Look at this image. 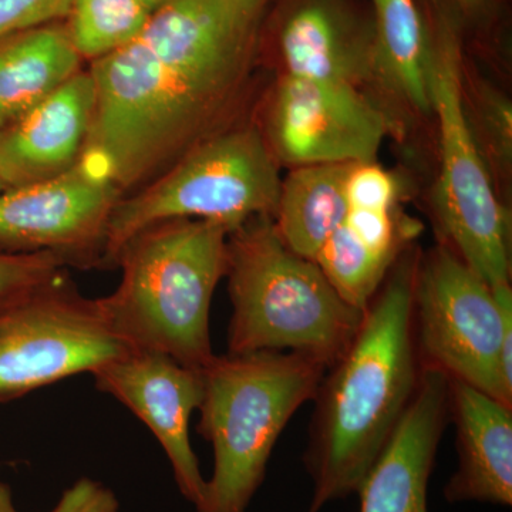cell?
<instances>
[{
    "label": "cell",
    "instance_id": "cell-26",
    "mask_svg": "<svg viewBox=\"0 0 512 512\" xmlns=\"http://www.w3.org/2000/svg\"><path fill=\"white\" fill-rule=\"evenodd\" d=\"M116 494L100 481L82 477L67 488L50 512H119ZM0 512H19L12 490L0 480Z\"/></svg>",
    "mask_w": 512,
    "mask_h": 512
},
{
    "label": "cell",
    "instance_id": "cell-19",
    "mask_svg": "<svg viewBox=\"0 0 512 512\" xmlns=\"http://www.w3.org/2000/svg\"><path fill=\"white\" fill-rule=\"evenodd\" d=\"M352 164L296 167L282 181L274 222L292 252L315 261L349 212L346 180Z\"/></svg>",
    "mask_w": 512,
    "mask_h": 512
},
{
    "label": "cell",
    "instance_id": "cell-2",
    "mask_svg": "<svg viewBox=\"0 0 512 512\" xmlns=\"http://www.w3.org/2000/svg\"><path fill=\"white\" fill-rule=\"evenodd\" d=\"M229 229L214 221L158 222L117 256L121 281L100 299L111 328L130 350L163 353L191 369L214 357L210 312L227 272Z\"/></svg>",
    "mask_w": 512,
    "mask_h": 512
},
{
    "label": "cell",
    "instance_id": "cell-8",
    "mask_svg": "<svg viewBox=\"0 0 512 512\" xmlns=\"http://www.w3.org/2000/svg\"><path fill=\"white\" fill-rule=\"evenodd\" d=\"M421 366L512 407V289L490 288L447 245L420 256L413 291Z\"/></svg>",
    "mask_w": 512,
    "mask_h": 512
},
{
    "label": "cell",
    "instance_id": "cell-18",
    "mask_svg": "<svg viewBox=\"0 0 512 512\" xmlns=\"http://www.w3.org/2000/svg\"><path fill=\"white\" fill-rule=\"evenodd\" d=\"M66 20L0 39V128L25 116L83 72Z\"/></svg>",
    "mask_w": 512,
    "mask_h": 512
},
{
    "label": "cell",
    "instance_id": "cell-30",
    "mask_svg": "<svg viewBox=\"0 0 512 512\" xmlns=\"http://www.w3.org/2000/svg\"><path fill=\"white\" fill-rule=\"evenodd\" d=\"M6 190L5 184L2 183V180H0V192H3Z\"/></svg>",
    "mask_w": 512,
    "mask_h": 512
},
{
    "label": "cell",
    "instance_id": "cell-4",
    "mask_svg": "<svg viewBox=\"0 0 512 512\" xmlns=\"http://www.w3.org/2000/svg\"><path fill=\"white\" fill-rule=\"evenodd\" d=\"M328 367L302 353L215 356L202 369L198 431L214 448V474L197 512H247L276 441L315 399Z\"/></svg>",
    "mask_w": 512,
    "mask_h": 512
},
{
    "label": "cell",
    "instance_id": "cell-7",
    "mask_svg": "<svg viewBox=\"0 0 512 512\" xmlns=\"http://www.w3.org/2000/svg\"><path fill=\"white\" fill-rule=\"evenodd\" d=\"M94 107L80 163L121 197L165 173L205 134L141 40L89 63Z\"/></svg>",
    "mask_w": 512,
    "mask_h": 512
},
{
    "label": "cell",
    "instance_id": "cell-15",
    "mask_svg": "<svg viewBox=\"0 0 512 512\" xmlns=\"http://www.w3.org/2000/svg\"><path fill=\"white\" fill-rule=\"evenodd\" d=\"M93 107L92 74L84 69L35 109L0 128V180L6 190L53 180L77 167Z\"/></svg>",
    "mask_w": 512,
    "mask_h": 512
},
{
    "label": "cell",
    "instance_id": "cell-5",
    "mask_svg": "<svg viewBox=\"0 0 512 512\" xmlns=\"http://www.w3.org/2000/svg\"><path fill=\"white\" fill-rule=\"evenodd\" d=\"M429 25L431 114L440 133V175L434 210L441 234L484 282L511 284L510 218L498 201L464 99V64L456 12L436 6Z\"/></svg>",
    "mask_w": 512,
    "mask_h": 512
},
{
    "label": "cell",
    "instance_id": "cell-31",
    "mask_svg": "<svg viewBox=\"0 0 512 512\" xmlns=\"http://www.w3.org/2000/svg\"><path fill=\"white\" fill-rule=\"evenodd\" d=\"M266 2H268V0H266Z\"/></svg>",
    "mask_w": 512,
    "mask_h": 512
},
{
    "label": "cell",
    "instance_id": "cell-9",
    "mask_svg": "<svg viewBox=\"0 0 512 512\" xmlns=\"http://www.w3.org/2000/svg\"><path fill=\"white\" fill-rule=\"evenodd\" d=\"M266 0H168L140 39L207 137L232 126L254 67Z\"/></svg>",
    "mask_w": 512,
    "mask_h": 512
},
{
    "label": "cell",
    "instance_id": "cell-21",
    "mask_svg": "<svg viewBox=\"0 0 512 512\" xmlns=\"http://www.w3.org/2000/svg\"><path fill=\"white\" fill-rule=\"evenodd\" d=\"M151 15L141 0H74L66 26L83 62L92 63L140 39Z\"/></svg>",
    "mask_w": 512,
    "mask_h": 512
},
{
    "label": "cell",
    "instance_id": "cell-20",
    "mask_svg": "<svg viewBox=\"0 0 512 512\" xmlns=\"http://www.w3.org/2000/svg\"><path fill=\"white\" fill-rule=\"evenodd\" d=\"M377 82L421 114H431L429 25L414 0H372Z\"/></svg>",
    "mask_w": 512,
    "mask_h": 512
},
{
    "label": "cell",
    "instance_id": "cell-24",
    "mask_svg": "<svg viewBox=\"0 0 512 512\" xmlns=\"http://www.w3.org/2000/svg\"><path fill=\"white\" fill-rule=\"evenodd\" d=\"M66 262L52 252L8 254L0 252V303L67 271Z\"/></svg>",
    "mask_w": 512,
    "mask_h": 512
},
{
    "label": "cell",
    "instance_id": "cell-10",
    "mask_svg": "<svg viewBox=\"0 0 512 512\" xmlns=\"http://www.w3.org/2000/svg\"><path fill=\"white\" fill-rule=\"evenodd\" d=\"M99 298L67 271L0 303V403L80 375L126 353Z\"/></svg>",
    "mask_w": 512,
    "mask_h": 512
},
{
    "label": "cell",
    "instance_id": "cell-23",
    "mask_svg": "<svg viewBox=\"0 0 512 512\" xmlns=\"http://www.w3.org/2000/svg\"><path fill=\"white\" fill-rule=\"evenodd\" d=\"M464 99L485 163L507 177L512 163L511 101L490 84L477 82L468 87L464 74Z\"/></svg>",
    "mask_w": 512,
    "mask_h": 512
},
{
    "label": "cell",
    "instance_id": "cell-16",
    "mask_svg": "<svg viewBox=\"0 0 512 512\" xmlns=\"http://www.w3.org/2000/svg\"><path fill=\"white\" fill-rule=\"evenodd\" d=\"M285 74L362 89L377 82L375 30L348 0H296L279 29Z\"/></svg>",
    "mask_w": 512,
    "mask_h": 512
},
{
    "label": "cell",
    "instance_id": "cell-12",
    "mask_svg": "<svg viewBox=\"0 0 512 512\" xmlns=\"http://www.w3.org/2000/svg\"><path fill=\"white\" fill-rule=\"evenodd\" d=\"M120 192L80 163L69 173L0 192V252H52L67 266L103 269Z\"/></svg>",
    "mask_w": 512,
    "mask_h": 512
},
{
    "label": "cell",
    "instance_id": "cell-17",
    "mask_svg": "<svg viewBox=\"0 0 512 512\" xmlns=\"http://www.w3.org/2000/svg\"><path fill=\"white\" fill-rule=\"evenodd\" d=\"M448 413L458 466L444 487L447 503L512 504V407L470 384L448 379Z\"/></svg>",
    "mask_w": 512,
    "mask_h": 512
},
{
    "label": "cell",
    "instance_id": "cell-11",
    "mask_svg": "<svg viewBox=\"0 0 512 512\" xmlns=\"http://www.w3.org/2000/svg\"><path fill=\"white\" fill-rule=\"evenodd\" d=\"M392 120L362 89L284 74L268 116L266 143L292 167L376 161Z\"/></svg>",
    "mask_w": 512,
    "mask_h": 512
},
{
    "label": "cell",
    "instance_id": "cell-1",
    "mask_svg": "<svg viewBox=\"0 0 512 512\" xmlns=\"http://www.w3.org/2000/svg\"><path fill=\"white\" fill-rule=\"evenodd\" d=\"M419 258L406 248L396 259L355 338L319 384L303 457L313 484L306 512L359 493L417 392L423 370L413 319Z\"/></svg>",
    "mask_w": 512,
    "mask_h": 512
},
{
    "label": "cell",
    "instance_id": "cell-3",
    "mask_svg": "<svg viewBox=\"0 0 512 512\" xmlns=\"http://www.w3.org/2000/svg\"><path fill=\"white\" fill-rule=\"evenodd\" d=\"M225 276L229 355L291 350L329 369L365 315L340 298L315 261L286 247L269 215L229 232Z\"/></svg>",
    "mask_w": 512,
    "mask_h": 512
},
{
    "label": "cell",
    "instance_id": "cell-6",
    "mask_svg": "<svg viewBox=\"0 0 512 512\" xmlns=\"http://www.w3.org/2000/svg\"><path fill=\"white\" fill-rule=\"evenodd\" d=\"M278 161L255 126H229L191 148L165 173L111 212L103 269L134 235L158 222L204 220L232 231L249 218H274L281 195Z\"/></svg>",
    "mask_w": 512,
    "mask_h": 512
},
{
    "label": "cell",
    "instance_id": "cell-13",
    "mask_svg": "<svg viewBox=\"0 0 512 512\" xmlns=\"http://www.w3.org/2000/svg\"><path fill=\"white\" fill-rule=\"evenodd\" d=\"M92 376L97 390L123 403L156 436L180 493L197 507L207 480L192 450L190 420L204 394L201 370L163 353L127 350L97 367Z\"/></svg>",
    "mask_w": 512,
    "mask_h": 512
},
{
    "label": "cell",
    "instance_id": "cell-28",
    "mask_svg": "<svg viewBox=\"0 0 512 512\" xmlns=\"http://www.w3.org/2000/svg\"><path fill=\"white\" fill-rule=\"evenodd\" d=\"M487 2L488 0H457L458 6L470 13L480 10Z\"/></svg>",
    "mask_w": 512,
    "mask_h": 512
},
{
    "label": "cell",
    "instance_id": "cell-27",
    "mask_svg": "<svg viewBox=\"0 0 512 512\" xmlns=\"http://www.w3.org/2000/svg\"><path fill=\"white\" fill-rule=\"evenodd\" d=\"M73 3L74 0H0V39L37 26L64 22Z\"/></svg>",
    "mask_w": 512,
    "mask_h": 512
},
{
    "label": "cell",
    "instance_id": "cell-29",
    "mask_svg": "<svg viewBox=\"0 0 512 512\" xmlns=\"http://www.w3.org/2000/svg\"><path fill=\"white\" fill-rule=\"evenodd\" d=\"M141 2H143L144 5L154 13L157 9H160L161 6L165 5L168 0H141Z\"/></svg>",
    "mask_w": 512,
    "mask_h": 512
},
{
    "label": "cell",
    "instance_id": "cell-22",
    "mask_svg": "<svg viewBox=\"0 0 512 512\" xmlns=\"http://www.w3.org/2000/svg\"><path fill=\"white\" fill-rule=\"evenodd\" d=\"M399 256L377 254L342 224L320 249L315 262L340 298L365 312Z\"/></svg>",
    "mask_w": 512,
    "mask_h": 512
},
{
    "label": "cell",
    "instance_id": "cell-14",
    "mask_svg": "<svg viewBox=\"0 0 512 512\" xmlns=\"http://www.w3.org/2000/svg\"><path fill=\"white\" fill-rule=\"evenodd\" d=\"M448 417V377L424 367L402 423L359 490L360 512H429V483Z\"/></svg>",
    "mask_w": 512,
    "mask_h": 512
},
{
    "label": "cell",
    "instance_id": "cell-25",
    "mask_svg": "<svg viewBox=\"0 0 512 512\" xmlns=\"http://www.w3.org/2000/svg\"><path fill=\"white\" fill-rule=\"evenodd\" d=\"M346 198L353 210L393 211L399 200V183L376 161L352 164Z\"/></svg>",
    "mask_w": 512,
    "mask_h": 512
}]
</instances>
